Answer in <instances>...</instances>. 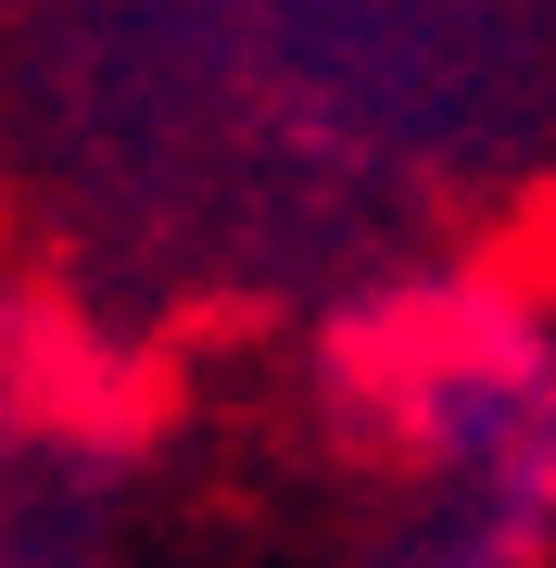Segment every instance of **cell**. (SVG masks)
I'll list each match as a JSON object with an SVG mask.
<instances>
[{
	"mask_svg": "<svg viewBox=\"0 0 556 568\" xmlns=\"http://www.w3.org/2000/svg\"><path fill=\"white\" fill-rule=\"evenodd\" d=\"M367 568H556V328L518 304L392 316L367 354Z\"/></svg>",
	"mask_w": 556,
	"mask_h": 568,
	"instance_id": "obj_1",
	"label": "cell"
},
{
	"mask_svg": "<svg viewBox=\"0 0 556 568\" xmlns=\"http://www.w3.org/2000/svg\"><path fill=\"white\" fill-rule=\"evenodd\" d=\"M127 443L77 392V354L0 304V568H102Z\"/></svg>",
	"mask_w": 556,
	"mask_h": 568,
	"instance_id": "obj_2",
	"label": "cell"
}]
</instances>
